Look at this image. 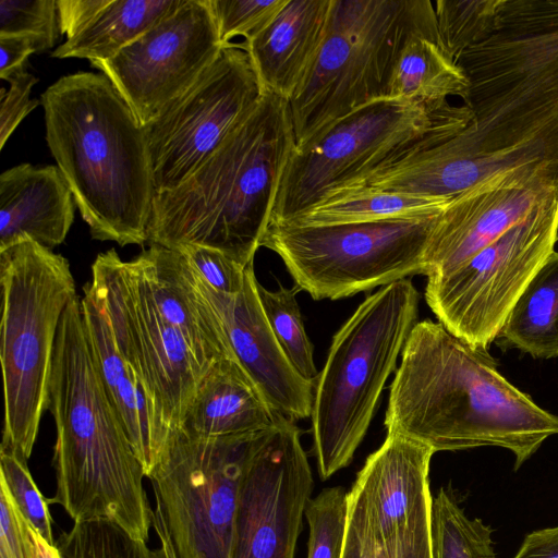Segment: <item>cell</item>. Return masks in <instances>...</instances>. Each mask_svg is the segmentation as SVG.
Masks as SVG:
<instances>
[{"instance_id":"cell-1","label":"cell","mask_w":558,"mask_h":558,"mask_svg":"<svg viewBox=\"0 0 558 558\" xmlns=\"http://www.w3.org/2000/svg\"><path fill=\"white\" fill-rule=\"evenodd\" d=\"M454 62L470 123L361 185L451 198L521 169L558 173V0H502L494 33Z\"/></svg>"},{"instance_id":"cell-2","label":"cell","mask_w":558,"mask_h":558,"mask_svg":"<svg viewBox=\"0 0 558 558\" xmlns=\"http://www.w3.org/2000/svg\"><path fill=\"white\" fill-rule=\"evenodd\" d=\"M384 425L434 452L508 449L515 470L558 435V416L510 384L488 353L429 319L414 325L401 351Z\"/></svg>"},{"instance_id":"cell-3","label":"cell","mask_w":558,"mask_h":558,"mask_svg":"<svg viewBox=\"0 0 558 558\" xmlns=\"http://www.w3.org/2000/svg\"><path fill=\"white\" fill-rule=\"evenodd\" d=\"M47 410L57 434L48 505H60L73 521L107 519L148 541L146 474L95 368L78 295L59 326Z\"/></svg>"},{"instance_id":"cell-4","label":"cell","mask_w":558,"mask_h":558,"mask_svg":"<svg viewBox=\"0 0 558 558\" xmlns=\"http://www.w3.org/2000/svg\"><path fill=\"white\" fill-rule=\"evenodd\" d=\"M46 141L93 239L148 242L156 194L144 126L101 72L61 76L41 94Z\"/></svg>"},{"instance_id":"cell-5","label":"cell","mask_w":558,"mask_h":558,"mask_svg":"<svg viewBox=\"0 0 558 558\" xmlns=\"http://www.w3.org/2000/svg\"><path fill=\"white\" fill-rule=\"evenodd\" d=\"M295 147L289 101L265 93L197 170L177 187L155 194L148 242L172 250L207 247L248 266L262 246Z\"/></svg>"},{"instance_id":"cell-6","label":"cell","mask_w":558,"mask_h":558,"mask_svg":"<svg viewBox=\"0 0 558 558\" xmlns=\"http://www.w3.org/2000/svg\"><path fill=\"white\" fill-rule=\"evenodd\" d=\"M418 292L402 279L368 294L335 333L314 387L313 452L322 480L347 466L416 324Z\"/></svg>"},{"instance_id":"cell-7","label":"cell","mask_w":558,"mask_h":558,"mask_svg":"<svg viewBox=\"0 0 558 558\" xmlns=\"http://www.w3.org/2000/svg\"><path fill=\"white\" fill-rule=\"evenodd\" d=\"M0 283L4 397L0 450L27 461L48 408L59 326L77 294L69 260L32 240L0 252Z\"/></svg>"},{"instance_id":"cell-8","label":"cell","mask_w":558,"mask_h":558,"mask_svg":"<svg viewBox=\"0 0 558 558\" xmlns=\"http://www.w3.org/2000/svg\"><path fill=\"white\" fill-rule=\"evenodd\" d=\"M466 106L383 98L296 146L282 174L270 222L286 221L324 196L360 184L376 171L460 133Z\"/></svg>"},{"instance_id":"cell-9","label":"cell","mask_w":558,"mask_h":558,"mask_svg":"<svg viewBox=\"0 0 558 558\" xmlns=\"http://www.w3.org/2000/svg\"><path fill=\"white\" fill-rule=\"evenodd\" d=\"M422 32L439 33L429 0H332L319 52L289 101L296 146L387 98L400 49Z\"/></svg>"},{"instance_id":"cell-10","label":"cell","mask_w":558,"mask_h":558,"mask_svg":"<svg viewBox=\"0 0 558 558\" xmlns=\"http://www.w3.org/2000/svg\"><path fill=\"white\" fill-rule=\"evenodd\" d=\"M89 284L145 393L162 452L181 428L201 381L220 360L158 312L116 250L97 255Z\"/></svg>"},{"instance_id":"cell-11","label":"cell","mask_w":558,"mask_h":558,"mask_svg":"<svg viewBox=\"0 0 558 558\" xmlns=\"http://www.w3.org/2000/svg\"><path fill=\"white\" fill-rule=\"evenodd\" d=\"M437 217L322 226L270 222L262 246L278 254L300 291L314 300H339L425 275Z\"/></svg>"},{"instance_id":"cell-12","label":"cell","mask_w":558,"mask_h":558,"mask_svg":"<svg viewBox=\"0 0 558 558\" xmlns=\"http://www.w3.org/2000/svg\"><path fill=\"white\" fill-rule=\"evenodd\" d=\"M268 429L170 435L148 478L177 558H230L243 476Z\"/></svg>"},{"instance_id":"cell-13","label":"cell","mask_w":558,"mask_h":558,"mask_svg":"<svg viewBox=\"0 0 558 558\" xmlns=\"http://www.w3.org/2000/svg\"><path fill=\"white\" fill-rule=\"evenodd\" d=\"M558 240V201L534 208L454 270L427 278L425 300L439 323L488 353L511 307Z\"/></svg>"},{"instance_id":"cell-14","label":"cell","mask_w":558,"mask_h":558,"mask_svg":"<svg viewBox=\"0 0 558 558\" xmlns=\"http://www.w3.org/2000/svg\"><path fill=\"white\" fill-rule=\"evenodd\" d=\"M264 94L241 43L223 46L193 85L144 126L156 193L177 187L197 170Z\"/></svg>"},{"instance_id":"cell-15","label":"cell","mask_w":558,"mask_h":558,"mask_svg":"<svg viewBox=\"0 0 558 558\" xmlns=\"http://www.w3.org/2000/svg\"><path fill=\"white\" fill-rule=\"evenodd\" d=\"M434 450L387 433L348 492V518L384 558H434L429 465Z\"/></svg>"},{"instance_id":"cell-16","label":"cell","mask_w":558,"mask_h":558,"mask_svg":"<svg viewBox=\"0 0 558 558\" xmlns=\"http://www.w3.org/2000/svg\"><path fill=\"white\" fill-rule=\"evenodd\" d=\"M222 47L208 0H186L114 57L90 64L145 126L193 85Z\"/></svg>"},{"instance_id":"cell-17","label":"cell","mask_w":558,"mask_h":558,"mask_svg":"<svg viewBox=\"0 0 558 558\" xmlns=\"http://www.w3.org/2000/svg\"><path fill=\"white\" fill-rule=\"evenodd\" d=\"M301 434L276 412L243 476L230 558H294L314 485Z\"/></svg>"},{"instance_id":"cell-18","label":"cell","mask_w":558,"mask_h":558,"mask_svg":"<svg viewBox=\"0 0 558 558\" xmlns=\"http://www.w3.org/2000/svg\"><path fill=\"white\" fill-rule=\"evenodd\" d=\"M558 201V173L521 169L450 198L438 215L425 254V276L458 268L539 205Z\"/></svg>"},{"instance_id":"cell-19","label":"cell","mask_w":558,"mask_h":558,"mask_svg":"<svg viewBox=\"0 0 558 558\" xmlns=\"http://www.w3.org/2000/svg\"><path fill=\"white\" fill-rule=\"evenodd\" d=\"M194 275L220 317L235 359L268 405L293 422L311 417L315 384L296 373L276 340L260 305L253 264L234 295L214 291Z\"/></svg>"},{"instance_id":"cell-20","label":"cell","mask_w":558,"mask_h":558,"mask_svg":"<svg viewBox=\"0 0 558 558\" xmlns=\"http://www.w3.org/2000/svg\"><path fill=\"white\" fill-rule=\"evenodd\" d=\"M332 0H288L257 35L243 40L264 93L288 101L312 69L325 39Z\"/></svg>"},{"instance_id":"cell-21","label":"cell","mask_w":558,"mask_h":558,"mask_svg":"<svg viewBox=\"0 0 558 558\" xmlns=\"http://www.w3.org/2000/svg\"><path fill=\"white\" fill-rule=\"evenodd\" d=\"M72 192L57 166L21 163L0 174V252L26 240L64 242L74 220Z\"/></svg>"},{"instance_id":"cell-22","label":"cell","mask_w":558,"mask_h":558,"mask_svg":"<svg viewBox=\"0 0 558 558\" xmlns=\"http://www.w3.org/2000/svg\"><path fill=\"white\" fill-rule=\"evenodd\" d=\"M81 303L95 368L148 477L160 458L161 448L147 399L133 369L117 347L105 308L89 282L83 287Z\"/></svg>"},{"instance_id":"cell-23","label":"cell","mask_w":558,"mask_h":558,"mask_svg":"<svg viewBox=\"0 0 558 558\" xmlns=\"http://www.w3.org/2000/svg\"><path fill=\"white\" fill-rule=\"evenodd\" d=\"M276 412L236 359L216 362L201 381L180 429L197 436L259 432L275 424Z\"/></svg>"},{"instance_id":"cell-24","label":"cell","mask_w":558,"mask_h":558,"mask_svg":"<svg viewBox=\"0 0 558 558\" xmlns=\"http://www.w3.org/2000/svg\"><path fill=\"white\" fill-rule=\"evenodd\" d=\"M186 0H109L51 57L105 61L181 8Z\"/></svg>"},{"instance_id":"cell-25","label":"cell","mask_w":558,"mask_h":558,"mask_svg":"<svg viewBox=\"0 0 558 558\" xmlns=\"http://www.w3.org/2000/svg\"><path fill=\"white\" fill-rule=\"evenodd\" d=\"M469 81L461 68L446 52L439 33L413 34L395 61L387 98L418 104L447 101L448 96L462 99Z\"/></svg>"},{"instance_id":"cell-26","label":"cell","mask_w":558,"mask_h":558,"mask_svg":"<svg viewBox=\"0 0 558 558\" xmlns=\"http://www.w3.org/2000/svg\"><path fill=\"white\" fill-rule=\"evenodd\" d=\"M450 198L428 197L355 186L324 196L319 202L286 221L300 226L425 219L438 216Z\"/></svg>"},{"instance_id":"cell-27","label":"cell","mask_w":558,"mask_h":558,"mask_svg":"<svg viewBox=\"0 0 558 558\" xmlns=\"http://www.w3.org/2000/svg\"><path fill=\"white\" fill-rule=\"evenodd\" d=\"M497 339L504 350L515 348L536 359L558 356V252H553L531 278Z\"/></svg>"},{"instance_id":"cell-28","label":"cell","mask_w":558,"mask_h":558,"mask_svg":"<svg viewBox=\"0 0 558 558\" xmlns=\"http://www.w3.org/2000/svg\"><path fill=\"white\" fill-rule=\"evenodd\" d=\"M432 537L434 558H497L490 527L469 518L444 487L433 497Z\"/></svg>"},{"instance_id":"cell-29","label":"cell","mask_w":558,"mask_h":558,"mask_svg":"<svg viewBox=\"0 0 558 558\" xmlns=\"http://www.w3.org/2000/svg\"><path fill=\"white\" fill-rule=\"evenodd\" d=\"M61 558H166L161 547L107 519L74 521L56 541Z\"/></svg>"},{"instance_id":"cell-30","label":"cell","mask_w":558,"mask_h":558,"mask_svg":"<svg viewBox=\"0 0 558 558\" xmlns=\"http://www.w3.org/2000/svg\"><path fill=\"white\" fill-rule=\"evenodd\" d=\"M299 291L296 287L289 289L281 284L278 290L271 291L257 281L260 305L276 340L296 373L315 384L319 373L296 302Z\"/></svg>"},{"instance_id":"cell-31","label":"cell","mask_w":558,"mask_h":558,"mask_svg":"<svg viewBox=\"0 0 558 558\" xmlns=\"http://www.w3.org/2000/svg\"><path fill=\"white\" fill-rule=\"evenodd\" d=\"M502 0H438L435 12L446 52L456 61L495 31Z\"/></svg>"},{"instance_id":"cell-32","label":"cell","mask_w":558,"mask_h":558,"mask_svg":"<svg viewBox=\"0 0 558 558\" xmlns=\"http://www.w3.org/2000/svg\"><path fill=\"white\" fill-rule=\"evenodd\" d=\"M310 527L307 558H341L348 520V492L341 486L323 489L305 507Z\"/></svg>"},{"instance_id":"cell-33","label":"cell","mask_w":558,"mask_h":558,"mask_svg":"<svg viewBox=\"0 0 558 558\" xmlns=\"http://www.w3.org/2000/svg\"><path fill=\"white\" fill-rule=\"evenodd\" d=\"M59 34L57 0H0V35L32 37L41 52Z\"/></svg>"},{"instance_id":"cell-34","label":"cell","mask_w":558,"mask_h":558,"mask_svg":"<svg viewBox=\"0 0 558 558\" xmlns=\"http://www.w3.org/2000/svg\"><path fill=\"white\" fill-rule=\"evenodd\" d=\"M288 0H208L222 46L242 36L248 40L260 33Z\"/></svg>"},{"instance_id":"cell-35","label":"cell","mask_w":558,"mask_h":558,"mask_svg":"<svg viewBox=\"0 0 558 558\" xmlns=\"http://www.w3.org/2000/svg\"><path fill=\"white\" fill-rule=\"evenodd\" d=\"M0 477H2L17 507L39 534L50 544L56 545L52 532V518L45 498L34 482L27 461L17 456L0 450Z\"/></svg>"},{"instance_id":"cell-36","label":"cell","mask_w":558,"mask_h":558,"mask_svg":"<svg viewBox=\"0 0 558 558\" xmlns=\"http://www.w3.org/2000/svg\"><path fill=\"white\" fill-rule=\"evenodd\" d=\"M177 251L214 291L234 295L242 290L247 266L244 267L225 254L207 247L189 245Z\"/></svg>"},{"instance_id":"cell-37","label":"cell","mask_w":558,"mask_h":558,"mask_svg":"<svg viewBox=\"0 0 558 558\" xmlns=\"http://www.w3.org/2000/svg\"><path fill=\"white\" fill-rule=\"evenodd\" d=\"M0 558H34L28 521L0 477Z\"/></svg>"},{"instance_id":"cell-38","label":"cell","mask_w":558,"mask_h":558,"mask_svg":"<svg viewBox=\"0 0 558 558\" xmlns=\"http://www.w3.org/2000/svg\"><path fill=\"white\" fill-rule=\"evenodd\" d=\"M7 81L9 89L1 88L0 92V149L22 120L39 104L37 99L29 98L32 87L38 82L36 76L23 69Z\"/></svg>"},{"instance_id":"cell-39","label":"cell","mask_w":558,"mask_h":558,"mask_svg":"<svg viewBox=\"0 0 558 558\" xmlns=\"http://www.w3.org/2000/svg\"><path fill=\"white\" fill-rule=\"evenodd\" d=\"M109 0H57L60 34L66 39L76 35Z\"/></svg>"},{"instance_id":"cell-40","label":"cell","mask_w":558,"mask_h":558,"mask_svg":"<svg viewBox=\"0 0 558 558\" xmlns=\"http://www.w3.org/2000/svg\"><path fill=\"white\" fill-rule=\"evenodd\" d=\"M37 52L36 40L28 36L0 35V78L8 80L25 69V62Z\"/></svg>"},{"instance_id":"cell-41","label":"cell","mask_w":558,"mask_h":558,"mask_svg":"<svg viewBox=\"0 0 558 558\" xmlns=\"http://www.w3.org/2000/svg\"><path fill=\"white\" fill-rule=\"evenodd\" d=\"M513 558H558V526L527 534Z\"/></svg>"},{"instance_id":"cell-42","label":"cell","mask_w":558,"mask_h":558,"mask_svg":"<svg viewBox=\"0 0 558 558\" xmlns=\"http://www.w3.org/2000/svg\"><path fill=\"white\" fill-rule=\"evenodd\" d=\"M341 558H384L366 533L351 519L347 520Z\"/></svg>"},{"instance_id":"cell-43","label":"cell","mask_w":558,"mask_h":558,"mask_svg":"<svg viewBox=\"0 0 558 558\" xmlns=\"http://www.w3.org/2000/svg\"><path fill=\"white\" fill-rule=\"evenodd\" d=\"M153 529L155 530L159 542L160 547L162 548L166 558H177L173 545L171 543L170 535L168 533L166 522L161 512L160 507L157 505L154 509L153 515Z\"/></svg>"},{"instance_id":"cell-44","label":"cell","mask_w":558,"mask_h":558,"mask_svg":"<svg viewBox=\"0 0 558 558\" xmlns=\"http://www.w3.org/2000/svg\"><path fill=\"white\" fill-rule=\"evenodd\" d=\"M34 558H61L56 545L48 543L28 522Z\"/></svg>"}]
</instances>
